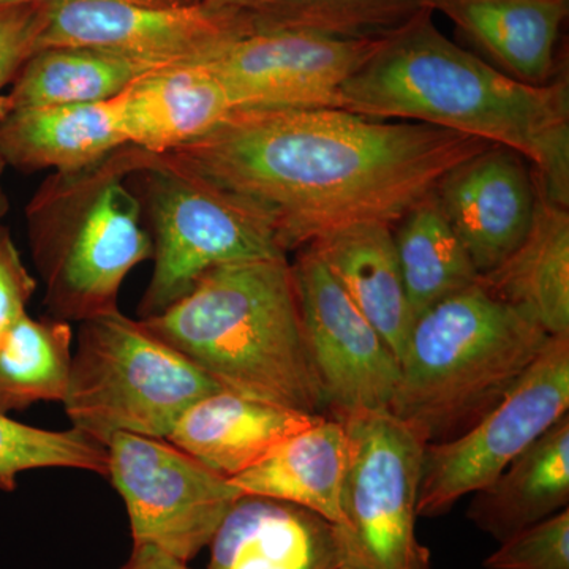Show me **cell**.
I'll return each instance as SVG.
<instances>
[{
  "label": "cell",
  "instance_id": "cell-1",
  "mask_svg": "<svg viewBox=\"0 0 569 569\" xmlns=\"http://www.w3.org/2000/svg\"><path fill=\"white\" fill-rule=\"evenodd\" d=\"M490 146L340 108H252L168 153L263 213L288 253L355 224L399 223Z\"/></svg>",
  "mask_w": 569,
  "mask_h": 569
},
{
  "label": "cell",
  "instance_id": "cell-2",
  "mask_svg": "<svg viewBox=\"0 0 569 569\" xmlns=\"http://www.w3.org/2000/svg\"><path fill=\"white\" fill-rule=\"evenodd\" d=\"M421 11L340 92V110L429 123L518 152L538 189L569 206L567 77L529 84L463 50Z\"/></svg>",
  "mask_w": 569,
  "mask_h": 569
},
{
  "label": "cell",
  "instance_id": "cell-3",
  "mask_svg": "<svg viewBox=\"0 0 569 569\" xmlns=\"http://www.w3.org/2000/svg\"><path fill=\"white\" fill-rule=\"evenodd\" d=\"M140 321L227 391L309 415L326 408L287 254L217 266Z\"/></svg>",
  "mask_w": 569,
  "mask_h": 569
},
{
  "label": "cell",
  "instance_id": "cell-4",
  "mask_svg": "<svg viewBox=\"0 0 569 569\" xmlns=\"http://www.w3.org/2000/svg\"><path fill=\"white\" fill-rule=\"evenodd\" d=\"M550 337L471 284L415 318L389 411L426 445L452 440L503 399Z\"/></svg>",
  "mask_w": 569,
  "mask_h": 569
},
{
  "label": "cell",
  "instance_id": "cell-5",
  "mask_svg": "<svg viewBox=\"0 0 569 569\" xmlns=\"http://www.w3.org/2000/svg\"><path fill=\"white\" fill-rule=\"evenodd\" d=\"M149 153L121 146L81 170L52 173L32 194L26 224L50 317L82 323L119 310L123 280L151 260L144 206L130 186Z\"/></svg>",
  "mask_w": 569,
  "mask_h": 569
},
{
  "label": "cell",
  "instance_id": "cell-6",
  "mask_svg": "<svg viewBox=\"0 0 569 569\" xmlns=\"http://www.w3.org/2000/svg\"><path fill=\"white\" fill-rule=\"evenodd\" d=\"M80 325L62 403L73 429L103 447L118 433L167 438L187 408L222 389L121 310Z\"/></svg>",
  "mask_w": 569,
  "mask_h": 569
},
{
  "label": "cell",
  "instance_id": "cell-7",
  "mask_svg": "<svg viewBox=\"0 0 569 569\" xmlns=\"http://www.w3.org/2000/svg\"><path fill=\"white\" fill-rule=\"evenodd\" d=\"M134 181L144 189L153 260L140 318L163 312L217 266L287 254L263 213L171 153H149Z\"/></svg>",
  "mask_w": 569,
  "mask_h": 569
},
{
  "label": "cell",
  "instance_id": "cell-8",
  "mask_svg": "<svg viewBox=\"0 0 569 569\" xmlns=\"http://www.w3.org/2000/svg\"><path fill=\"white\" fill-rule=\"evenodd\" d=\"M348 466L339 529L347 569H432L417 537L427 445L389 410L340 419Z\"/></svg>",
  "mask_w": 569,
  "mask_h": 569
},
{
  "label": "cell",
  "instance_id": "cell-9",
  "mask_svg": "<svg viewBox=\"0 0 569 569\" xmlns=\"http://www.w3.org/2000/svg\"><path fill=\"white\" fill-rule=\"evenodd\" d=\"M568 410L569 336H553L477 425L452 440L427 445L418 518L447 515L460 498L490 485Z\"/></svg>",
  "mask_w": 569,
  "mask_h": 569
},
{
  "label": "cell",
  "instance_id": "cell-10",
  "mask_svg": "<svg viewBox=\"0 0 569 569\" xmlns=\"http://www.w3.org/2000/svg\"><path fill=\"white\" fill-rule=\"evenodd\" d=\"M108 475L129 515L133 545L189 563L241 497L230 479L167 438L118 433L108 441Z\"/></svg>",
  "mask_w": 569,
  "mask_h": 569
},
{
  "label": "cell",
  "instance_id": "cell-11",
  "mask_svg": "<svg viewBox=\"0 0 569 569\" xmlns=\"http://www.w3.org/2000/svg\"><path fill=\"white\" fill-rule=\"evenodd\" d=\"M238 7L197 2L144 6L127 0H58L48 3L37 51L81 47L153 67L203 61L247 36Z\"/></svg>",
  "mask_w": 569,
  "mask_h": 569
},
{
  "label": "cell",
  "instance_id": "cell-12",
  "mask_svg": "<svg viewBox=\"0 0 569 569\" xmlns=\"http://www.w3.org/2000/svg\"><path fill=\"white\" fill-rule=\"evenodd\" d=\"M388 37L249 33L193 63H201L222 82L236 110L339 108L343 86L381 50Z\"/></svg>",
  "mask_w": 569,
  "mask_h": 569
},
{
  "label": "cell",
  "instance_id": "cell-13",
  "mask_svg": "<svg viewBox=\"0 0 569 569\" xmlns=\"http://www.w3.org/2000/svg\"><path fill=\"white\" fill-rule=\"evenodd\" d=\"M291 266L326 408L336 419L389 410L399 380L391 348L312 249L305 247Z\"/></svg>",
  "mask_w": 569,
  "mask_h": 569
},
{
  "label": "cell",
  "instance_id": "cell-14",
  "mask_svg": "<svg viewBox=\"0 0 569 569\" xmlns=\"http://www.w3.org/2000/svg\"><path fill=\"white\" fill-rule=\"evenodd\" d=\"M433 194L481 277L503 264L529 234L538 183L522 156L492 144L449 171Z\"/></svg>",
  "mask_w": 569,
  "mask_h": 569
},
{
  "label": "cell",
  "instance_id": "cell-15",
  "mask_svg": "<svg viewBox=\"0 0 569 569\" xmlns=\"http://www.w3.org/2000/svg\"><path fill=\"white\" fill-rule=\"evenodd\" d=\"M209 548L208 569L346 568L336 523L276 498L239 497Z\"/></svg>",
  "mask_w": 569,
  "mask_h": 569
},
{
  "label": "cell",
  "instance_id": "cell-16",
  "mask_svg": "<svg viewBox=\"0 0 569 569\" xmlns=\"http://www.w3.org/2000/svg\"><path fill=\"white\" fill-rule=\"evenodd\" d=\"M318 417L321 415L220 389L187 408L167 440L220 477L231 479L268 458Z\"/></svg>",
  "mask_w": 569,
  "mask_h": 569
},
{
  "label": "cell",
  "instance_id": "cell-17",
  "mask_svg": "<svg viewBox=\"0 0 569 569\" xmlns=\"http://www.w3.org/2000/svg\"><path fill=\"white\" fill-rule=\"evenodd\" d=\"M425 7L452 21L509 77L529 84L553 80L569 0H425Z\"/></svg>",
  "mask_w": 569,
  "mask_h": 569
},
{
  "label": "cell",
  "instance_id": "cell-18",
  "mask_svg": "<svg viewBox=\"0 0 569 569\" xmlns=\"http://www.w3.org/2000/svg\"><path fill=\"white\" fill-rule=\"evenodd\" d=\"M119 100L127 142L159 156L198 140L236 111L227 88L201 63L148 71Z\"/></svg>",
  "mask_w": 569,
  "mask_h": 569
},
{
  "label": "cell",
  "instance_id": "cell-19",
  "mask_svg": "<svg viewBox=\"0 0 569 569\" xmlns=\"http://www.w3.org/2000/svg\"><path fill=\"white\" fill-rule=\"evenodd\" d=\"M126 144L119 96L107 102L31 108L0 118V162L28 173L81 170Z\"/></svg>",
  "mask_w": 569,
  "mask_h": 569
},
{
  "label": "cell",
  "instance_id": "cell-20",
  "mask_svg": "<svg viewBox=\"0 0 569 569\" xmlns=\"http://www.w3.org/2000/svg\"><path fill=\"white\" fill-rule=\"evenodd\" d=\"M306 247L320 258L399 361L413 316L397 261L391 224H355Z\"/></svg>",
  "mask_w": 569,
  "mask_h": 569
},
{
  "label": "cell",
  "instance_id": "cell-21",
  "mask_svg": "<svg viewBox=\"0 0 569 569\" xmlns=\"http://www.w3.org/2000/svg\"><path fill=\"white\" fill-rule=\"evenodd\" d=\"M569 505V415L538 438L490 485L473 492L468 519L498 542Z\"/></svg>",
  "mask_w": 569,
  "mask_h": 569
},
{
  "label": "cell",
  "instance_id": "cell-22",
  "mask_svg": "<svg viewBox=\"0 0 569 569\" xmlns=\"http://www.w3.org/2000/svg\"><path fill=\"white\" fill-rule=\"evenodd\" d=\"M478 282L526 313L549 336H569V212L538 189L537 212L522 244Z\"/></svg>",
  "mask_w": 569,
  "mask_h": 569
},
{
  "label": "cell",
  "instance_id": "cell-23",
  "mask_svg": "<svg viewBox=\"0 0 569 569\" xmlns=\"http://www.w3.org/2000/svg\"><path fill=\"white\" fill-rule=\"evenodd\" d=\"M348 436L340 419L323 415L284 440L268 458L231 478L241 496H260L310 509L339 526Z\"/></svg>",
  "mask_w": 569,
  "mask_h": 569
},
{
  "label": "cell",
  "instance_id": "cell-24",
  "mask_svg": "<svg viewBox=\"0 0 569 569\" xmlns=\"http://www.w3.org/2000/svg\"><path fill=\"white\" fill-rule=\"evenodd\" d=\"M153 69L159 67L91 48H43L0 93V118L31 108L107 102Z\"/></svg>",
  "mask_w": 569,
  "mask_h": 569
},
{
  "label": "cell",
  "instance_id": "cell-25",
  "mask_svg": "<svg viewBox=\"0 0 569 569\" xmlns=\"http://www.w3.org/2000/svg\"><path fill=\"white\" fill-rule=\"evenodd\" d=\"M396 224L397 261L413 321L429 307L478 282L477 269L433 192Z\"/></svg>",
  "mask_w": 569,
  "mask_h": 569
},
{
  "label": "cell",
  "instance_id": "cell-26",
  "mask_svg": "<svg viewBox=\"0 0 569 569\" xmlns=\"http://www.w3.org/2000/svg\"><path fill=\"white\" fill-rule=\"evenodd\" d=\"M73 331L59 318L29 313L0 339V411L24 410L36 402H62L69 387Z\"/></svg>",
  "mask_w": 569,
  "mask_h": 569
},
{
  "label": "cell",
  "instance_id": "cell-27",
  "mask_svg": "<svg viewBox=\"0 0 569 569\" xmlns=\"http://www.w3.org/2000/svg\"><path fill=\"white\" fill-rule=\"evenodd\" d=\"M249 33L296 31L332 39L391 36L427 10L425 0H242Z\"/></svg>",
  "mask_w": 569,
  "mask_h": 569
},
{
  "label": "cell",
  "instance_id": "cell-28",
  "mask_svg": "<svg viewBox=\"0 0 569 569\" xmlns=\"http://www.w3.org/2000/svg\"><path fill=\"white\" fill-rule=\"evenodd\" d=\"M39 468H74L107 477V447L73 427L40 429L0 411V490L13 492L21 473Z\"/></svg>",
  "mask_w": 569,
  "mask_h": 569
},
{
  "label": "cell",
  "instance_id": "cell-29",
  "mask_svg": "<svg viewBox=\"0 0 569 569\" xmlns=\"http://www.w3.org/2000/svg\"><path fill=\"white\" fill-rule=\"evenodd\" d=\"M485 568L569 569V508L500 542Z\"/></svg>",
  "mask_w": 569,
  "mask_h": 569
},
{
  "label": "cell",
  "instance_id": "cell-30",
  "mask_svg": "<svg viewBox=\"0 0 569 569\" xmlns=\"http://www.w3.org/2000/svg\"><path fill=\"white\" fill-rule=\"evenodd\" d=\"M47 9L48 3L0 9V92L11 84L21 67L37 52Z\"/></svg>",
  "mask_w": 569,
  "mask_h": 569
},
{
  "label": "cell",
  "instance_id": "cell-31",
  "mask_svg": "<svg viewBox=\"0 0 569 569\" xmlns=\"http://www.w3.org/2000/svg\"><path fill=\"white\" fill-rule=\"evenodd\" d=\"M36 290V279L29 274L10 231L0 224V339L28 313Z\"/></svg>",
  "mask_w": 569,
  "mask_h": 569
},
{
  "label": "cell",
  "instance_id": "cell-32",
  "mask_svg": "<svg viewBox=\"0 0 569 569\" xmlns=\"http://www.w3.org/2000/svg\"><path fill=\"white\" fill-rule=\"evenodd\" d=\"M122 569H190L189 563L168 556L152 546L133 545L132 553Z\"/></svg>",
  "mask_w": 569,
  "mask_h": 569
},
{
  "label": "cell",
  "instance_id": "cell-33",
  "mask_svg": "<svg viewBox=\"0 0 569 569\" xmlns=\"http://www.w3.org/2000/svg\"><path fill=\"white\" fill-rule=\"evenodd\" d=\"M58 2V0H0V9L2 7L11 6H26V3H50ZM127 2L144 3V6H189V3L201 2V0H127Z\"/></svg>",
  "mask_w": 569,
  "mask_h": 569
},
{
  "label": "cell",
  "instance_id": "cell-34",
  "mask_svg": "<svg viewBox=\"0 0 569 569\" xmlns=\"http://www.w3.org/2000/svg\"><path fill=\"white\" fill-rule=\"evenodd\" d=\"M7 167L0 162V224H3L7 213L10 209L9 194H7L6 186H3V173H6Z\"/></svg>",
  "mask_w": 569,
  "mask_h": 569
},
{
  "label": "cell",
  "instance_id": "cell-35",
  "mask_svg": "<svg viewBox=\"0 0 569 569\" xmlns=\"http://www.w3.org/2000/svg\"><path fill=\"white\" fill-rule=\"evenodd\" d=\"M201 2L212 3V6L220 7H236L242 2V0H201Z\"/></svg>",
  "mask_w": 569,
  "mask_h": 569
},
{
  "label": "cell",
  "instance_id": "cell-36",
  "mask_svg": "<svg viewBox=\"0 0 569 569\" xmlns=\"http://www.w3.org/2000/svg\"><path fill=\"white\" fill-rule=\"evenodd\" d=\"M343 569H347V568H343Z\"/></svg>",
  "mask_w": 569,
  "mask_h": 569
}]
</instances>
